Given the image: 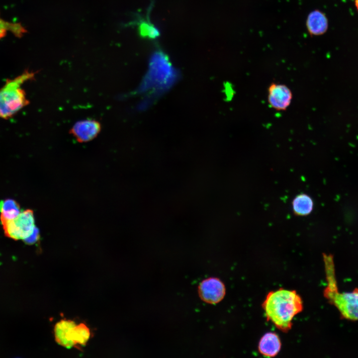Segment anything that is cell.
I'll return each instance as SVG.
<instances>
[{"instance_id": "obj_15", "label": "cell", "mask_w": 358, "mask_h": 358, "mask_svg": "<svg viewBox=\"0 0 358 358\" xmlns=\"http://www.w3.org/2000/svg\"><path fill=\"white\" fill-rule=\"evenodd\" d=\"M8 31L18 37L22 36L27 31L20 24L10 23L0 18V39L6 35Z\"/></svg>"}, {"instance_id": "obj_1", "label": "cell", "mask_w": 358, "mask_h": 358, "mask_svg": "<svg viewBox=\"0 0 358 358\" xmlns=\"http://www.w3.org/2000/svg\"><path fill=\"white\" fill-rule=\"evenodd\" d=\"M267 320L280 331L287 332L293 318L303 310V302L295 290L280 288L269 292L263 303Z\"/></svg>"}, {"instance_id": "obj_8", "label": "cell", "mask_w": 358, "mask_h": 358, "mask_svg": "<svg viewBox=\"0 0 358 358\" xmlns=\"http://www.w3.org/2000/svg\"><path fill=\"white\" fill-rule=\"evenodd\" d=\"M199 292L202 299L205 302L215 304L220 302L225 294L223 283L216 278L204 280L199 286Z\"/></svg>"}, {"instance_id": "obj_18", "label": "cell", "mask_w": 358, "mask_h": 358, "mask_svg": "<svg viewBox=\"0 0 358 358\" xmlns=\"http://www.w3.org/2000/svg\"><path fill=\"white\" fill-rule=\"evenodd\" d=\"M355 5L358 10V0H355Z\"/></svg>"}, {"instance_id": "obj_17", "label": "cell", "mask_w": 358, "mask_h": 358, "mask_svg": "<svg viewBox=\"0 0 358 358\" xmlns=\"http://www.w3.org/2000/svg\"><path fill=\"white\" fill-rule=\"evenodd\" d=\"M39 231L38 229L35 227L31 235L24 239L23 241L27 244H33L39 240Z\"/></svg>"}, {"instance_id": "obj_16", "label": "cell", "mask_w": 358, "mask_h": 358, "mask_svg": "<svg viewBox=\"0 0 358 358\" xmlns=\"http://www.w3.org/2000/svg\"><path fill=\"white\" fill-rule=\"evenodd\" d=\"M141 36L150 39H155L159 36V31L153 25L147 22H142L139 26Z\"/></svg>"}, {"instance_id": "obj_10", "label": "cell", "mask_w": 358, "mask_h": 358, "mask_svg": "<svg viewBox=\"0 0 358 358\" xmlns=\"http://www.w3.org/2000/svg\"><path fill=\"white\" fill-rule=\"evenodd\" d=\"M328 22L326 15L319 10L311 12L306 19V27L311 35H320L327 30Z\"/></svg>"}, {"instance_id": "obj_3", "label": "cell", "mask_w": 358, "mask_h": 358, "mask_svg": "<svg viewBox=\"0 0 358 358\" xmlns=\"http://www.w3.org/2000/svg\"><path fill=\"white\" fill-rule=\"evenodd\" d=\"M35 73L26 70L12 79H7L0 89V118L7 119L29 104L22 85L34 78Z\"/></svg>"}, {"instance_id": "obj_4", "label": "cell", "mask_w": 358, "mask_h": 358, "mask_svg": "<svg viewBox=\"0 0 358 358\" xmlns=\"http://www.w3.org/2000/svg\"><path fill=\"white\" fill-rule=\"evenodd\" d=\"M328 286L324 295L336 306L342 316L351 320H358V288L351 292L338 291L333 263L325 264Z\"/></svg>"}, {"instance_id": "obj_9", "label": "cell", "mask_w": 358, "mask_h": 358, "mask_svg": "<svg viewBox=\"0 0 358 358\" xmlns=\"http://www.w3.org/2000/svg\"><path fill=\"white\" fill-rule=\"evenodd\" d=\"M76 325L75 322L70 320H61L54 327V335L56 342L66 348L75 347L71 340L72 329Z\"/></svg>"}, {"instance_id": "obj_13", "label": "cell", "mask_w": 358, "mask_h": 358, "mask_svg": "<svg viewBox=\"0 0 358 358\" xmlns=\"http://www.w3.org/2000/svg\"><path fill=\"white\" fill-rule=\"evenodd\" d=\"M21 212L18 203L14 199H6L0 202V220H9L16 218Z\"/></svg>"}, {"instance_id": "obj_7", "label": "cell", "mask_w": 358, "mask_h": 358, "mask_svg": "<svg viewBox=\"0 0 358 358\" xmlns=\"http://www.w3.org/2000/svg\"><path fill=\"white\" fill-rule=\"evenodd\" d=\"M101 126L99 122L87 119L77 122L70 130V133L80 143L91 141L99 133Z\"/></svg>"}, {"instance_id": "obj_6", "label": "cell", "mask_w": 358, "mask_h": 358, "mask_svg": "<svg viewBox=\"0 0 358 358\" xmlns=\"http://www.w3.org/2000/svg\"><path fill=\"white\" fill-rule=\"evenodd\" d=\"M267 100L269 106L275 110H286L290 105L293 94L285 84L273 82L268 88Z\"/></svg>"}, {"instance_id": "obj_11", "label": "cell", "mask_w": 358, "mask_h": 358, "mask_svg": "<svg viewBox=\"0 0 358 358\" xmlns=\"http://www.w3.org/2000/svg\"><path fill=\"white\" fill-rule=\"evenodd\" d=\"M280 348L281 342L278 336L271 332L266 333L262 337L258 346L259 352L267 357H275Z\"/></svg>"}, {"instance_id": "obj_12", "label": "cell", "mask_w": 358, "mask_h": 358, "mask_svg": "<svg viewBox=\"0 0 358 358\" xmlns=\"http://www.w3.org/2000/svg\"><path fill=\"white\" fill-rule=\"evenodd\" d=\"M313 207L311 198L306 194L297 195L292 201L293 210L295 215L304 216L311 213Z\"/></svg>"}, {"instance_id": "obj_2", "label": "cell", "mask_w": 358, "mask_h": 358, "mask_svg": "<svg viewBox=\"0 0 358 358\" xmlns=\"http://www.w3.org/2000/svg\"><path fill=\"white\" fill-rule=\"evenodd\" d=\"M179 74L166 55L154 53L140 86L142 93L153 98L169 90L176 83Z\"/></svg>"}, {"instance_id": "obj_5", "label": "cell", "mask_w": 358, "mask_h": 358, "mask_svg": "<svg viewBox=\"0 0 358 358\" xmlns=\"http://www.w3.org/2000/svg\"><path fill=\"white\" fill-rule=\"evenodd\" d=\"M4 234L15 240H24L33 233L35 227L33 211L26 209L12 220H0Z\"/></svg>"}, {"instance_id": "obj_14", "label": "cell", "mask_w": 358, "mask_h": 358, "mask_svg": "<svg viewBox=\"0 0 358 358\" xmlns=\"http://www.w3.org/2000/svg\"><path fill=\"white\" fill-rule=\"evenodd\" d=\"M90 337V332L89 327L84 323L76 325L71 333V340L75 347L85 346Z\"/></svg>"}]
</instances>
